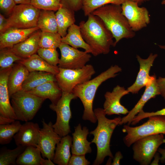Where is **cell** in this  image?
Listing matches in <instances>:
<instances>
[{
	"label": "cell",
	"mask_w": 165,
	"mask_h": 165,
	"mask_svg": "<svg viewBox=\"0 0 165 165\" xmlns=\"http://www.w3.org/2000/svg\"><path fill=\"white\" fill-rule=\"evenodd\" d=\"M45 100L49 99L52 104H56L61 97L62 91L56 81L45 83L28 91Z\"/></svg>",
	"instance_id": "603a6c76"
},
{
	"label": "cell",
	"mask_w": 165,
	"mask_h": 165,
	"mask_svg": "<svg viewBox=\"0 0 165 165\" xmlns=\"http://www.w3.org/2000/svg\"><path fill=\"white\" fill-rule=\"evenodd\" d=\"M129 92L123 87L117 85L112 92L107 91L104 96L105 101L103 109L106 115L127 114L129 111L120 102L121 98Z\"/></svg>",
	"instance_id": "5bb4252c"
},
{
	"label": "cell",
	"mask_w": 165,
	"mask_h": 165,
	"mask_svg": "<svg viewBox=\"0 0 165 165\" xmlns=\"http://www.w3.org/2000/svg\"><path fill=\"white\" fill-rule=\"evenodd\" d=\"M40 128L38 147L43 158L53 160L57 144L61 138L54 130L51 122L48 123L43 119Z\"/></svg>",
	"instance_id": "4fadbf2b"
},
{
	"label": "cell",
	"mask_w": 165,
	"mask_h": 165,
	"mask_svg": "<svg viewBox=\"0 0 165 165\" xmlns=\"http://www.w3.org/2000/svg\"><path fill=\"white\" fill-rule=\"evenodd\" d=\"M157 56L156 54L151 53L147 59H143L139 55H137L136 58L140 65L139 70L134 82L127 89L129 93H138L141 88L145 86L151 81L152 75H149V72Z\"/></svg>",
	"instance_id": "e0dca14e"
},
{
	"label": "cell",
	"mask_w": 165,
	"mask_h": 165,
	"mask_svg": "<svg viewBox=\"0 0 165 165\" xmlns=\"http://www.w3.org/2000/svg\"><path fill=\"white\" fill-rule=\"evenodd\" d=\"M137 2L127 0L121 6L122 12L134 32L146 27L149 23V12L146 8L140 7Z\"/></svg>",
	"instance_id": "7c38bea8"
},
{
	"label": "cell",
	"mask_w": 165,
	"mask_h": 165,
	"mask_svg": "<svg viewBox=\"0 0 165 165\" xmlns=\"http://www.w3.org/2000/svg\"><path fill=\"white\" fill-rule=\"evenodd\" d=\"M154 160L151 163V165H158L159 160H160V157L159 153H156L155 155Z\"/></svg>",
	"instance_id": "c3c4849f"
},
{
	"label": "cell",
	"mask_w": 165,
	"mask_h": 165,
	"mask_svg": "<svg viewBox=\"0 0 165 165\" xmlns=\"http://www.w3.org/2000/svg\"><path fill=\"white\" fill-rule=\"evenodd\" d=\"M16 4H31V0H14Z\"/></svg>",
	"instance_id": "681fc988"
},
{
	"label": "cell",
	"mask_w": 165,
	"mask_h": 165,
	"mask_svg": "<svg viewBox=\"0 0 165 165\" xmlns=\"http://www.w3.org/2000/svg\"><path fill=\"white\" fill-rule=\"evenodd\" d=\"M37 27L42 32H58L57 24L54 11L41 9Z\"/></svg>",
	"instance_id": "f1b7e54d"
},
{
	"label": "cell",
	"mask_w": 165,
	"mask_h": 165,
	"mask_svg": "<svg viewBox=\"0 0 165 165\" xmlns=\"http://www.w3.org/2000/svg\"><path fill=\"white\" fill-rule=\"evenodd\" d=\"M90 134L88 128L86 127L82 128L80 124L75 127V131L72 134V144L71 152L72 154L86 155L91 153V142L87 140V137Z\"/></svg>",
	"instance_id": "44dd1931"
},
{
	"label": "cell",
	"mask_w": 165,
	"mask_h": 165,
	"mask_svg": "<svg viewBox=\"0 0 165 165\" xmlns=\"http://www.w3.org/2000/svg\"><path fill=\"white\" fill-rule=\"evenodd\" d=\"M40 129L37 123L26 122L22 125L18 131L13 137L16 146L37 147Z\"/></svg>",
	"instance_id": "ac0fdd59"
},
{
	"label": "cell",
	"mask_w": 165,
	"mask_h": 165,
	"mask_svg": "<svg viewBox=\"0 0 165 165\" xmlns=\"http://www.w3.org/2000/svg\"><path fill=\"white\" fill-rule=\"evenodd\" d=\"M42 31L38 30L26 39L11 48L10 50L22 59L29 57L37 52Z\"/></svg>",
	"instance_id": "ffe728a7"
},
{
	"label": "cell",
	"mask_w": 165,
	"mask_h": 165,
	"mask_svg": "<svg viewBox=\"0 0 165 165\" xmlns=\"http://www.w3.org/2000/svg\"><path fill=\"white\" fill-rule=\"evenodd\" d=\"M41 153L37 147L30 146L26 147L19 156L16 164L19 165H40Z\"/></svg>",
	"instance_id": "f546056e"
},
{
	"label": "cell",
	"mask_w": 165,
	"mask_h": 165,
	"mask_svg": "<svg viewBox=\"0 0 165 165\" xmlns=\"http://www.w3.org/2000/svg\"><path fill=\"white\" fill-rule=\"evenodd\" d=\"M156 116H165V108L155 112H145L142 110L134 117L131 124L135 125L143 119Z\"/></svg>",
	"instance_id": "74e56055"
},
{
	"label": "cell",
	"mask_w": 165,
	"mask_h": 165,
	"mask_svg": "<svg viewBox=\"0 0 165 165\" xmlns=\"http://www.w3.org/2000/svg\"><path fill=\"white\" fill-rule=\"evenodd\" d=\"M19 62L24 65L29 72L41 71L50 73L55 75L59 72L58 66L50 64L38 54H35Z\"/></svg>",
	"instance_id": "d4e9b609"
},
{
	"label": "cell",
	"mask_w": 165,
	"mask_h": 165,
	"mask_svg": "<svg viewBox=\"0 0 165 165\" xmlns=\"http://www.w3.org/2000/svg\"><path fill=\"white\" fill-rule=\"evenodd\" d=\"M145 87V91L140 100L127 115L121 118L119 125L126 123L130 125L137 114L143 110V107L148 100L155 97L157 95H160L156 82V77L155 75H152L151 80Z\"/></svg>",
	"instance_id": "2e32d148"
},
{
	"label": "cell",
	"mask_w": 165,
	"mask_h": 165,
	"mask_svg": "<svg viewBox=\"0 0 165 165\" xmlns=\"http://www.w3.org/2000/svg\"><path fill=\"white\" fill-rule=\"evenodd\" d=\"M13 67L0 71V116L16 120L8 87V77Z\"/></svg>",
	"instance_id": "9a60e30c"
},
{
	"label": "cell",
	"mask_w": 165,
	"mask_h": 165,
	"mask_svg": "<svg viewBox=\"0 0 165 165\" xmlns=\"http://www.w3.org/2000/svg\"><path fill=\"white\" fill-rule=\"evenodd\" d=\"M82 0H61V4L64 6L77 12L82 9Z\"/></svg>",
	"instance_id": "f35d334b"
},
{
	"label": "cell",
	"mask_w": 165,
	"mask_h": 165,
	"mask_svg": "<svg viewBox=\"0 0 165 165\" xmlns=\"http://www.w3.org/2000/svg\"><path fill=\"white\" fill-rule=\"evenodd\" d=\"M31 4L40 9L57 11L61 5V0H31Z\"/></svg>",
	"instance_id": "8d00e7d4"
},
{
	"label": "cell",
	"mask_w": 165,
	"mask_h": 165,
	"mask_svg": "<svg viewBox=\"0 0 165 165\" xmlns=\"http://www.w3.org/2000/svg\"><path fill=\"white\" fill-rule=\"evenodd\" d=\"M40 10L31 4L16 5L7 18L5 31L10 28L24 29L37 27Z\"/></svg>",
	"instance_id": "9c48e42d"
},
{
	"label": "cell",
	"mask_w": 165,
	"mask_h": 165,
	"mask_svg": "<svg viewBox=\"0 0 165 165\" xmlns=\"http://www.w3.org/2000/svg\"><path fill=\"white\" fill-rule=\"evenodd\" d=\"M22 124L18 120L5 124H0V144L4 145L9 143L18 131Z\"/></svg>",
	"instance_id": "4dcf8cb0"
},
{
	"label": "cell",
	"mask_w": 165,
	"mask_h": 165,
	"mask_svg": "<svg viewBox=\"0 0 165 165\" xmlns=\"http://www.w3.org/2000/svg\"><path fill=\"white\" fill-rule=\"evenodd\" d=\"M58 27V33L62 37L67 34L68 28L75 24V12L61 5L55 13Z\"/></svg>",
	"instance_id": "83f0119b"
},
{
	"label": "cell",
	"mask_w": 165,
	"mask_h": 165,
	"mask_svg": "<svg viewBox=\"0 0 165 165\" xmlns=\"http://www.w3.org/2000/svg\"><path fill=\"white\" fill-rule=\"evenodd\" d=\"M161 49L165 50V45H158ZM156 82L159 86L160 95L165 100V77H159L156 79Z\"/></svg>",
	"instance_id": "b9f144b4"
},
{
	"label": "cell",
	"mask_w": 165,
	"mask_h": 165,
	"mask_svg": "<svg viewBox=\"0 0 165 165\" xmlns=\"http://www.w3.org/2000/svg\"><path fill=\"white\" fill-rule=\"evenodd\" d=\"M10 97L17 120L25 122L33 119L45 100L22 90L13 94Z\"/></svg>",
	"instance_id": "5b68a950"
},
{
	"label": "cell",
	"mask_w": 165,
	"mask_h": 165,
	"mask_svg": "<svg viewBox=\"0 0 165 165\" xmlns=\"http://www.w3.org/2000/svg\"><path fill=\"white\" fill-rule=\"evenodd\" d=\"M22 59L9 48L1 49L0 51V70L13 67L14 65V62Z\"/></svg>",
	"instance_id": "e575fe53"
},
{
	"label": "cell",
	"mask_w": 165,
	"mask_h": 165,
	"mask_svg": "<svg viewBox=\"0 0 165 165\" xmlns=\"http://www.w3.org/2000/svg\"><path fill=\"white\" fill-rule=\"evenodd\" d=\"M37 27L29 28H10L0 34V50L11 48L23 42L35 31L39 30Z\"/></svg>",
	"instance_id": "d6986e66"
},
{
	"label": "cell",
	"mask_w": 165,
	"mask_h": 165,
	"mask_svg": "<svg viewBox=\"0 0 165 165\" xmlns=\"http://www.w3.org/2000/svg\"><path fill=\"white\" fill-rule=\"evenodd\" d=\"M164 139L163 134H159L138 140L133 144L134 159L141 165L149 164Z\"/></svg>",
	"instance_id": "30bf717a"
},
{
	"label": "cell",
	"mask_w": 165,
	"mask_h": 165,
	"mask_svg": "<svg viewBox=\"0 0 165 165\" xmlns=\"http://www.w3.org/2000/svg\"><path fill=\"white\" fill-rule=\"evenodd\" d=\"M59 71L56 75V81L62 91L71 93L77 85L91 79L95 73L93 66L86 64L77 69L59 67Z\"/></svg>",
	"instance_id": "52a82bcc"
},
{
	"label": "cell",
	"mask_w": 165,
	"mask_h": 165,
	"mask_svg": "<svg viewBox=\"0 0 165 165\" xmlns=\"http://www.w3.org/2000/svg\"><path fill=\"white\" fill-rule=\"evenodd\" d=\"M56 81V75L52 73L41 71L29 73L23 82L21 90L28 91L46 82Z\"/></svg>",
	"instance_id": "4316f807"
},
{
	"label": "cell",
	"mask_w": 165,
	"mask_h": 165,
	"mask_svg": "<svg viewBox=\"0 0 165 165\" xmlns=\"http://www.w3.org/2000/svg\"><path fill=\"white\" fill-rule=\"evenodd\" d=\"M85 155L72 154L68 165H88L90 164L85 157Z\"/></svg>",
	"instance_id": "60d3db41"
},
{
	"label": "cell",
	"mask_w": 165,
	"mask_h": 165,
	"mask_svg": "<svg viewBox=\"0 0 165 165\" xmlns=\"http://www.w3.org/2000/svg\"><path fill=\"white\" fill-rule=\"evenodd\" d=\"M88 16L79 25L83 39L93 49L94 56L108 54L111 47L114 46L112 33L99 17L92 13Z\"/></svg>",
	"instance_id": "6da1fadb"
},
{
	"label": "cell",
	"mask_w": 165,
	"mask_h": 165,
	"mask_svg": "<svg viewBox=\"0 0 165 165\" xmlns=\"http://www.w3.org/2000/svg\"><path fill=\"white\" fill-rule=\"evenodd\" d=\"M29 73L26 68L20 62L13 66L8 81V89L10 97L21 90L22 84Z\"/></svg>",
	"instance_id": "7402d4cb"
},
{
	"label": "cell",
	"mask_w": 165,
	"mask_h": 165,
	"mask_svg": "<svg viewBox=\"0 0 165 165\" xmlns=\"http://www.w3.org/2000/svg\"><path fill=\"white\" fill-rule=\"evenodd\" d=\"M37 53L40 57L50 64L57 66L60 59L56 49L39 48Z\"/></svg>",
	"instance_id": "d590c367"
},
{
	"label": "cell",
	"mask_w": 165,
	"mask_h": 165,
	"mask_svg": "<svg viewBox=\"0 0 165 165\" xmlns=\"http://www.w3.org/2000/svg\"><path fill=\"white\" fill-rule=\"evenodd\" d=\"M76 97L72 93L62 91L61 96L56 104H51L50 108L55 111L57 114L56 122L53 124L54 131L61 137L71 132L69 125L72 118L70 103Z\"/></svg>",
	"instance_id": "ba28073f"
},
{
	"label": "cell",
	"mask_w": 165,
	"mask_h": 165,
	"mask_svg": "<svg viewBox=\"0 0 165 165\" xmlns=\"http://www.w3.org/2000/svg\"><path fill=\"white\" fill-rule=\"evenodd\" d=\"M61 42L75 49L82 48L87 52L94 55L93 49L83 39L79 25L74 24L70 26L66 35L62 38Z\"/></svg>",
	"instance_id": "cb8c5ba5"
},
{
	"label": "cell",
	"mask_w": 165,
	"mask_h": 165,
	"mask_svg": "<svg viewBox=\"0 0 165 165\" xmlns=\"http://www.w3.org/2000/svg\"><path fill=\"white\" fill-rule=\"evenodd\" d=\"M26 147L18 146L14 149L6 148L1 149L0 153V165H17L16 160L19 156Z\"/></svg>",
	"instance_id": "d6a6232c"
},
{
	"label": "cell",
	"mask_w": 165,
	"mask_h": 165,
	"mask_svg": "<svg viewBox=\"0 0 165 165\" xmlns=\"http://www.w3.org/2000/svg\"><path fill=\"white\" fill-rule=\"evenodd\" d=\"M72 137L69 135L61 138L57 145L53 161L58 165H68L71 156Z\"/></svg>",
	"instance_id": "484cf974"
},
{
	"label": "cell",
	"mask_w": 165,
	"mask_h": 165,
	"mask_svg": "<svg viewBox=\"0 0 165 165\" xmlns=\"http://www.w3.org/2000/svg\"><path fill=\"white\" fill-rule=\"evenodd\" d=\"M165 143V139H164L163 140V143Z\"/></svg>",
	"instance_id": "f5cc1de1"
},
{
	"label": "cell",
	"mask_w": 165,
	"mask_h": 165,
	"mask_svg": "<svg viewBox=\"0 0 165 165\" xmlns=\"http://www.w3.org/2000/svg\"><path fill=\"white\" fill-rule=\"evenodd\" d=\"M157 151L161 155V157H160V161L164 162L165 161V149L159 148Z\"/></svg>",
	"instance_id": "7dc6e473"
},
{
	"label": "cell",
	"mask_w": 165,
	"mask_h": 165,
	"mask_svg": "<svg viewBox=\"0 0 165 165\" xmlns=\"http://www.w3.org/2000/svg\"><path fill=\"white\" fill-rule=\"evenodd\" d=\"M7 24V18L1 13L0 14V34L4 32Z\"/></svg>",
	"instance_id": "7bdbcfd3"
},
{
	"label": "cell",
	"mask_w": 165,
	"mask_h": 165,
	"mask_svg": "<svg viewBox=\"0 0 165 165\" xmlns=\"http://www.w3.org/2000/svg\"><path fill=\"white\" fill-rule=\"evenodd\" d=\"M15 120L0 116V124H5L11 123Z\"/></svg>",
	"instance_id": "bcb514c9"
},
{
	"label": "cell",
	"mask_w": 165,
	"mask_h": 165,
	"mask_svg": "<svg viewBox=\"0 0 165 165\" xmlns=\"http://www.w3.org/2000/svg\"><path fill=\"white\" fill-rule=\"evenodd\" d=\"M123 158V156L121 152H117L113 158V162L111 164L112 165H120V160Z\"/></svg>",
	"instance_id": "ee69618b"
},
{
	"label": "cell",
	"mask_w": 165,
	"mask_h": 165,
	"mask_svg": "<svg viewBox=\"0 0 165 165\" xmlns=\"http://www.w3.org/2000/svg\"><path fill=\"white\" fill-rule=\"evenodd\" d=\"M127 0H82V8L84 14L88 16L94 11L104 6L112 4L121 5Z\"/></svg>",
	"instance_id": "1f68e13d"
},
{
	"label": "cell",
	"mask_w": 165,
	"mask_h": 165,
	"mask_svg": "<svg viewBox=\"0 0 165 165\" xmlns=\"http://www.w3.org/2000/svg\"><path fill=\"white\" fill-rule=\"evenodd\" d=\"M59 48L61 53L58 67L64 68L77 69L82 68L91 57L90 53L75 48L61 42Z\"/></svg>",
	"instance_id": "8fae6325"
},
{
	"label": "cell",
	"mask_w": 165,
	"mask_h": 165,
	"mask_svg": "<svg viewBox=\"0 0 165 165\" xmlns=\"http://www.w3.org/2000/svg\"><path fill=\"white\" fill-rule=\"evenodd\" d=\"M62 37L58 33L42 32L39 42V47L56 49L61 43Z\"/></svg>",
	"instance_id": "836d02e7"
},
{
	"label": "cell",
	"mask_w": 165,
	"mask_h": 165,
	"mask_svg": "<svg viewBox=\"0 0 165 165\" xmlns=\"http://www.w3.org/2000/svg\"><path fill=\"white\" fill-rule=\"evenodd\" d=\"M123 131L127 133L123 138L124 142L126 146L130 147L141 138L156 134H165V116H150L147 121L136 127L125 125Z\"/></svg>",
	"instance_id": "8992f818"
},
{
	"label": "cell",
	"mask_w": 165,
	"mask_h": 165,
	"mask_svg": "<svg viewBox=\"0 0 165 165\" xmlns=\"http://www.w3.org/2000/svg\"><path fill=\"white\" fill-rule=\"evenodd\" d=\"M133 2H134L138 3V5L140 4H141L144 2L148 1L150 0H129Z\"/></svg>",
	"instance_id": "f907efd6"
},
{
	"label": "cell",
	"mask_w": 165,
	"mask_h": 165,
	"mask_svg": "<svg viewBox=\"0 0 165 165\" xmlns=\"http://www.w3.org/2000/svg\"><path fill=\"white\" fill-rule=\"evenodd\" d=\"M104 22L115 39L114 46L123 38H130L135 35L122 12L121 5L112 4L102 6L92 13Z\"/></svg>",
	"instance_id": "277c9868"
},
{
	"label": "cell",
	"mask_w": 165,
	"mask_h": 165,
	"mask_svg": "<svg viewBox=\"0 0 165 165\" xmlns=\"http://www.w3.org/2000/svg\"><path fill=\"white\" fill-rule=\"evenodd\" d=\"M122 71L118 65L111 66L92 79L76 86L72 93L81 100L84 110L82 119L95 123L97 121L93 109V101L97 89L99 86L107 79L116 77L117 73Z\"/></svg>",
	"instance_id": "3957f363"
},
{
	"label": "cell",
	"mask_w": 165,
	"mask_h": 165,
	"mask_svg": "<svg viewBox=\"0 0 165 165\" xmlns=\"http://www.w3.org/2000/svg\"><path fill=\"white\" fill-rule=\"evenodd\" d=\"M16 5L14 0H0V9L7 15L10 14Z\"/></svg>",
	"instance_id": "ab89813d"
},
{
	"label": "cell",
	"mask_w": 165,
	"mask_h": 165,
	"mask_svg": "<svg viewBox=\"0 0 165 165\" xmlns=\"http://www.w3.org/2000/svg\"><path fill=\"white\" fill-rule=\"evenodd\" d=\"M161 4L162 5L165 4V0H163L161 2Z\"/></svg>",
	"instance_id": "816d5d0a"
},
{
	"label": "cell",
	"mask_w": 165,
	"mask_h": 165,
	"mask_svg": "<svg viewBox=\"0 0 165 165\" xmlns=\"http://www.w3.org/2000/svg\"><path fill=\"white\" fill-rule=\"evenodd\" d=\"M94 112L98 122L96 128L90 134L94 136L92 143L95 144L97 148V156L93 165H99L104 161L107 156L112 159L113 155L110 148V142L113 132L116 127L119 125L121 118L120 117L109 119L103 108L95 109Z\"/></svg>",
	"instance_id": "7a4b0ae2"
},
{
	"label": "cell",
	"mask_w": 165,
	"mask_h": 165,
	"mask_svg": "<svg viewBox=\"0 0 165 165\" xmlns=\"http://www.w3.org/2000/svg\"><path fill=\"white\" fill-rule=\"evenodd\" d=\"M53 161L50 159H44L42 158L40 161V165H54Z\"/></svg>",
	"instance_id": "f6af8a7d"
}]
</instances>
